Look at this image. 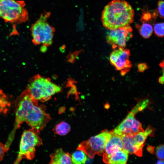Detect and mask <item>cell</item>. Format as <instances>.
Masks as SVG:
<instances>
[{
    "mask_svg": "<svg viewBox=\"0 0 164 164\" xmlns=\"http://www.w3.org/2000/svg\"><path fill=\"white\" fill-rule=\"evenodd\" d=\"M15 120L14 128L6 143L11 145L17 129L24 122L38 134L52 119L43 106L38 105L26 89L17 97L15 102Z\"/></svg>",
    "mask_w": 164,
    "mask_h": 164,
    "instance_id": "1",
    "label": "cell"
},
{
    "mask_svg": "<svg viewBox=\"0 0 164 164\" xmlns=\"http://www.w3.org/2000/svg\"><path fill=\"white\" fill-rule=\"evenodd\" d=\"M134 16L129 3L124 0H113L105 6L101 21L106 29L112 30L129 26L134 21Z\"/></svg>",
    "mask_w": 164,
    "mask_h": 164,
    "instance_id": "2",
    "label": "cell"
},
{
    "mask_svg": "<svg viewBox=\"0 0 164 164\" xmlns=\"http://www.w3.org/2000/svg\"><path fill=\"white\" fill-rule=\"evenodd\" d=\"M22 0H0V17L5 22L20 24L29 19L28 13Z\"/></svg>",
    "mask_w": 164,
    "mask_h": 164,
    "instance_id": "3",
    "label": "cell"
},
{
    "mask_svg": "<svg viewBox=\"0 0 164 164\" xmlns=\"http://www.w3.org/2000/svg\"><path fill=\"white\" fill-rule=\"evenodd\" d=\"M50 14V12L45 11L32 25L30 31L34 45L42 44L47 47L52 44L55 30L47 22Z\"/></svg>",
    "mask_w": 164,
    "mask_h": 164,
    "instance_id": "4",
    "label": "cell"
},
{
    "mask_svg": "<svg viewBox=\"0 0 164 164\" xmlns=\"http://www.w3.org/2000/svg\"><path fill=\"white\" fill-rule=\"evenodd\" d=\"M38 134L32 128L24 130L21 136L19 151L14 163L19 164L23 159L29 160L35 156L36 147L43 144Z\"/></svg>",
    "mask_w": 164,
    "mask_h": 164,
    "instance_id": "5",
    "label": "cell"
},
{
    "mask_svg": "<svg viewBox=\"0 0 164 164\" xmlns=\"http://www.w3.org/2000/svg\"><path fill=\"white\" fill-rule=\"evenodd\" d=\"M154 132V129L149 125L145 130L136 134L121 135L123 149L128 153L141 156L146 139L148 136L153 135Z\"/></svg>",
    "mask_w": 164,
    "mask_h": 164,
    "instance_id": "6",
    "label": "cell"
},
{
    "mask_svg": "<svg viewBox=\"0 0 164 164\" xmlns=\"http://www.w3.org/2000/svg\"><path fill=\"white\" fill-rule=\"evenodd\" d=\"M112 135L111 131L103 130L87 140L81 142L77 149L83 151L91 158H93L95 155H102L105 145Z\"/></svg>",
    "mask_w": 164,
    "mask_h": 164,
    "instance_id": "7",
    "label": "cell"
},
{
    "mask_svg": "<svg viewBox=\"0 0 164 164\" xmlns=\"http://www.w3.org/2000/svg\"><path fill=\"white\" fill-rule=\"evenodd\" d=\"M141 111L140 108L136 105L112 132L121 136L123 135L134 134L144 131L141 123L135 117V114Z\"/></svg>",
    "mask_w": 164,
    "mask_h": 164,
    "instance_id": "8",
    "label": "cell"
},
{
    "mask_svg": "<svg viewBox=\"0 0 164 164\" xmlns=\"http://www.w3.org/2000/svg\"><path fill=\"white\" fill-rule=\"evenodd\" d=\"M50 81V79L37 74L29 80L26 89L35 99L45 102L51 98L47 93L48 85Z\"/></svg>",
    "mask_w": 164,
    "mask_h": 164,
    "instance_id": "9",
    "label": "cell"
},
{
    "mask_svg": "<svg viewBox=\"0 0 164 164\" xmlns=\"http://www.w3.org/2000/svg\"><path fill=\"white\" fill-rule=\"evenodd\" d=\"M113 50L110 55V62L116 70L120 71L122 76H124L129 71L132 65L129 60L130 50L121 47Z\"/></svg>",
    "mask_w": 164,
    "mask_h": 164,
    "instance_id": "10",
    "label": "cell"
},
{
    "mask_svg": "<svg viewBox=\"0 0 164 164\" xmlns=\"http://www.w3.org/2000/svg\"><path fill=\"white\" fill-rule=\"evenodd\" d=\"M132 28L129 26L110 30L106 37L107 42L113 49L118 47L125 48L127 42L132 37Z\"/></svg>",
    "mask_w": 164,
    "mask_h": 164,
    "instance_id": "11",
    "label": "cell"
},
{
    "mask_svg": "<svg viewBox=\"0 0 164 164\" xmlns=\"http://www.w3.org/2000/svg\"><path fill=\"white\" fill-rule=\"evenodd\" d=\"M112 132V135L105 145L102 155L103 161L105 163L112 155L123 149L121 136Z\"/></svg>",
    "mask_w": 164,
    "mask_h": 164,
    "instance_id": "12",
    "label": "cell"
},
{
    "mask_svg": "<svg viewBox=\"0 0 164 164\" xmlns=\"http://www.w3.org/2000/svg\"><path fill=\"white\" fill-rule=\"evenodd\" d=\"M50 164H73L71 157L68 152H66L62 148L58 149L50 155Z\"/></svg>",
    "mask_w": 164,
    "mask_h": 164,
    "instance_id": "13",
    "label": "cell"
},
{
    "mask_svg": "<svg viewBox=\"0 0 164 164\" xmlns=\"http://www.w3.org/2000/svg\"><path fill=\"white\" fill-rule=\"evenodd\" d=\"M128 152L124 149L119 150L112 155L105 163L112 164H124L127 162Z\"/></svg>",
    "mask_w": 164,
    "mask_h": 164,
    "instance_id": "14",
    "label": "cell"
},
{
    "mask_svg": "<svg viewBox=\"0 0 164 164\" xmlns=\"http://www.w3.org/2000/svg\"><path fill=\"white\" fill-rule=\"evenodd\" d=\"M137 26L140 35L144 38H149L153 33V27L149 23L143 22L142 24L140 25L138 24Z\"/></svg>",
    "mask_w": 164,
    "mask_h": 164,
    "instance_id": "15",
    "label": "cell"
},
{
    "mask_svg": "<svg viewBox=\"0 0 164 164\" xmlns=\"http://www.w3.org/2000/svg\"><path fill=\"white\" fill-rule=\"evenodd\" d=\"M78 150L74 152L71 155L73 163L76 164L85 163L87 159V154L83 151Z\"/></svg>",
    "mask_w": 164,
    "mask_h": 164,
    "instance_id": "16",
    "label": "cell"
},
{
    "mask_svg": "<svg viewBox=\"0 0 164 164\" xmlns=\"http://www.w3.org/2000/svg\"><path fill=\"white\" fill-rule=\"evenodd\" d=\"M71 127L67 123L62 121L56 125L53 129L54 132L59 135L63 136L68 134L70 131Z\"/></svg>",
    "mask_w": 164,
    "mask_h": 164,
    "instance_id": "17",
    "label": "cell"
},
{
    "mask_svg": "<svg viewBox=\"0 0 164 164\" xmlns=\"http://www.w3.org/2000/svg\"><path fill=\"white\" fill-rule=\"evenodd\" d=\"M164 23L160 22L155 24L154 27L155 34L159 37H162L164 36Z\"/></svg>",
    "mask_w": 164,
    "mask_h": 164,
    "instance_id": "18",
    "label": "cell"
},
{
    "mask_svg": "<svg viewBox=\"0 0 164 164\" xmlns=\"http://www.w3.org/2000/svg\"><path fill=\"white\" fill-rule=\"evenodd\" d=\"M164 145H160L157 146L156 150V155L160 159H164Z\"/></svg>",
    "mask_w": 164,
    "mask_h": 164,
    "instance_id": "19",
    "label": "cell"
},
{
    "mask_svg": "<svg viewBox=\"0 0 164 164\" xmlns=\"http://www.w3.org/2000/svg\"><path fill=\"white\" fill-rule=\"evenodd\" d=\"M164 1L159 0L158 2L157 12L159 17L162 19L164 18Z\"/></svg>",
    "mask_w": 164,
    "mask_h": 164,
    "instance_id": "20",
    "label": "cell"
},
{
    "mask_svg": "<svg viewBox=\"0 0 164 164\" xmlns=\"http://www.w3.org/2000/svg\"><path fill=\"white\" fill-rule=\"evenodd\" d=\"M152 17H154L153 15L148 11L144 12L142 14V15L141 19L142 22H146L150 21Z\"/></svg>",
    "mask_w": 164,
    "mask_h": 164,
    "instance_id": "21",
    "label": "cell"
},
{
    "mask_svg": "<svg viewBox=\"0 0 164 164\" xmlns=\"http://www.w3.org/2000/svg\"><path fill=\"white\" fill-rule=\"evenodd\" d=\"M8 150L5 144H3L0 142V162L3 159L5 153Z\"/></svg>",
    "mask_w": 164,
    "mask_h": 164,
    "instance_id": "22",
    "label": "cell"
},
{
    "mask_svg": "<svg viewBox=\"0 0 164 164\" xmlns=\"http://www.w3.org/2000/svg\"><path fill=\"white\" fill-rule=\"evenodd\" d=\"M147 65L145 63H141L138 66L139 70L141 72H143L147 69Z\"/></svg>",
    "mask_w": 164,
    "mask_h": 164,
    "instance_id": "23",
    "label": "cell"
},
{
    "mask_svg": "<svg viewBox=\"0 0 164 164\" xmlns=\"http://www.w3.org/2000/svg\"><path fill=\"white\" fill-rule=\"evenodd\" d=\"M159 83L161 84H163L164 82V75H163L159 77Z\"/></svg>",
    "mask_w": 164,
    "mask_h": 164,
    "instance_id": "24",
    "label": "cell"
},
{
    "mask_svg": "<svg viewBox=\"0 0 164 164\" xmlns=\"http://www.w3.org/2000/svg\"><path fill=\"white\" fill-rule=\"evenodd\" d=\"M158 164H164L163 160L160 159L157 161Z\"/></svg>",
    "mask_w": 164,
    "mask_h": 164,
    "instance_id": "25",
    "label": "cell"
}]
</instances>
